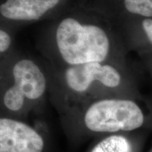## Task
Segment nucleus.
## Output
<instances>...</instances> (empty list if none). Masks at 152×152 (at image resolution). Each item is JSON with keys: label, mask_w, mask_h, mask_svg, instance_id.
I'll list each match as a JSON object with an SVG mask.
<instances>
[{"label": "nucleus", "mask_w": 152, "mask_h": 152, "mask_svg": "<svg viewBox=\"0 0 152 152\" xmlns=\"http://www.w3.org/2000/svg\"><path fill=\"white\" fill-rule=\"evenodd\" d=\"M56 42L63 60L71 66L102 63L111 49L109 37L103 28L73 18H64L58 25Z\"/></svg>", "instance_id": "1"}, {"label": "nucleus", "mask_w": 152, "mask_h": 152, "mask_svg": "<svg viewBox=\"0 0 152 152\" xmlns=\"http://www.w3.org/2000/svg\"><path fill=\"white\" fill-rule=\"evenodd\" d=\"M144 115L130 100L103 99L92 104L85 115V124L96 132L131 131L142 126Z\"/></svg>", "instance_id": "2"}, {"label": "nucleus", "mask_w": 152, "mask_h": 152, "mask_svg": "<svg viewBox=\"0 0 152 152\" xmlns=\"http://www.w3.org/2000/svg\"><path fill=\"white\" fill-rule=\"evenodd\" d=\"M66 84L77 92L87 91L94 81L107 87H116L121 83L118 71L109 64L91 62L71 66L65 71Z\"/></svg>", "instance_id": "3"}, {"label": "nucleus", "mask_w": 152, "mask_h": 152, "mask_svg": "<svg viewBox=\"0 0 152 152\" xmlns=\"http://www.w3.org/2000/svg\"><path fill=\"white\" fill-rule=\"evenodd\" d=\"M44 140L33 128L21 121L0 119V152H42Z\"/></svg>", "instance_id": "4"}, {"label": "nucleus", "mask_w": 152, "mask_h": 152, "mask_svg": "<svg viewBox=\"0 0 152 152\" xmlns=\"http://www.w3.org/2000/svg\"><path fill=\"white\" fill-rule=\"evenodd\" d=\"M14 85L26 98L36 100L42 96L46 90L45 76L37 64L29 59L18 61L12 70Z\"/></svg>", "instance_id": "5"}, {"label": "nucleus", "mask_w": 152, "mask_h": 152, "mask_svg": "<svg viewBox=\"0 0 152 152\" xmlns=\"http://www.w3.org/2000/svg\"><path fill=\"white\" fill-rule=\"evenodd\" d=\"M58 2L59 0H7L0 6V13L11 20H37Z\"/></svg>", "instance_id": "6"}, {"label": "nucleus", "mask_w": 152, "mask_h": 152, "mask_svg": "<svg viewBox=\"0 0 152 152\" xmlns=\"http://www.w3.org/2000/svg\"><path fill=\"white\" fill-rule=\"evenodd\" d=\"M130 142L124 137H108L95 146L92 152H131Z\"/></svg>", "instance_id": "7"}, {"label": "nucleus", "mask_w": 152, "mask_h": 152, "mask_svg": "<svg viewBox=\"0 0 152 152\" xmlns=\"http://www.w3.org/2000/svg\"><path fill=\"white\" fill-rule=\"evenodd\" d=\"M26 96L16 85H13L6 91L4 96V104L7 109L18 111L23 106Z\"/></svg>", "instance_id": "8"}, {"label": "nucleus", "mask_w": 152, "mask_h": 152, "mask_svg": "<svg viewBox=\"0 0 152 152\" xmlns=\"http://www.w3.org/2000/svg\"><path fill=\"white\" fill-rule=\"evenodd\" d=\"M129 12L142 16H152V0H124Z\"/></svg>", "instance_id": "9"}, {"label": "nucleus", "mask_w": 152, "mask_h": 152, "mask_svg": "<svg viewBox=\"0 0 152 152\" xmlns=\"http://www.w3.org/2000/svg\"><path fill=\"white\" fill-rule=\"evenodd\" d=\"M11 37L4 30H0V52L3 53L9 48L11 45Z\"/></svg>", "instance_id": "10"}, {"label": "nucleus", "mask_w": 152, "mask_h": 152, "mask_svg": "<svg viewBox=\"0 0 152 152\" xmlns=\"http://www.w3.org/2000/svg\"><path fill=\"white\" fill-rule=\"evenodd\" d=\"M142 27L147 35L148 39L152 44V20L151 19H145L142 22Z\"/></svg>", "instance_id": "11"}]
</instances>
